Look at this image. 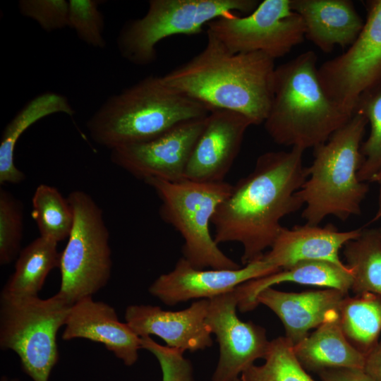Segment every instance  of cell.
I'll use <instances>...</instances> for the list:
<instances>
[{
	"mask_svg": "<svg viewBox=\"0 0 381 381\" xmlns=\"http://www.w3.org/2000/svg\"><path fill=\"white\" fill-rule=\"evenodd\" d=\"M303 152L293 147L262 154L217 207L214 239L218 245L241 243L243 265L260 259L282 230V219L303 205L298 195L308 176Z\"/></svg>",
	"mask_w": 381,
	"mask_h": 381,
	"instance_id": "1",
	"label": "cell"
},
{
	"mask_svg": "<svg viewBox=\"0 0 381 381\" xmlns=\"http://www.w3.org/2000/svg\"><path fill=\"white\" fill-rule=\"evenodd\" d=\"M257 0H150L144 16L128 20L116 39L121 56L140 66L157 59V45L176 35H195L212 20L233 13L250 14Z\"/></svg>",
	"mask_w": 381,
	"mask_h": 381,
	"instance_id": "8",
	"label": "cell"
},
{
	"mask_svg": "<svg viewBox=\"0 0 381 381\" xmlns=\"http://www.w3.org/2000/svg\"><path fill=\"white\" fill-rule=\"evenodd\" d=\"M231 381H241V380H240V377H238V378L234 379V380H233Z\"/></svg>",
	"mask_w": 381,
	"mask_h": 381,
	"instance_id": "38",
	"label": "cell"
},
{
	"mask_svg": "<svg viewBox=\"0 0 381 381\" xmlns=\"http://www.w3.org/2000/svg\"><path fill=\"white\" fill-rule=\"evenodd\" d=\"M373 182L378 185L377 207L373 221H381V171L375 176Z\"/></svg>",
	"mask_w": 381,
	"mask_h": 381,
	"instance_id": "36",
	"label": "cell"
},
{
	"mask_svg": "<svg viewBox=\"0 0 381 381\" xmlns=\"http://www.w3.org/2000/svg\"><path fill=\"white\" fill-rule=\"evenodd\" d=\"M211 110L148 75L107 99L86 122L91 138L110 150L152 140Z\"/></svg>",
	"mask_w": 381,
	"mask_h": 381,
	"instance_id": "4",
	"label": "cell"
},
{
	"mask_svg": "<svg viewBox=\"0 0 381 381\" xmlns=\"http://www.w3.org/2000/svg\"><path fill=\"white\" fill-rule=\"evenodd\" d=\"M251 125L247 117L238 112L211 111L188 159L184 179L200 182L224 181Z\"/></svg>",
	"mask_w": 381,
	"mask_h": 381,
	"instance_id": "15",
	"label": "cell"
},
{
	"mask_svg": "<svg viewBox=\"0 0 381 381\" xmlns=\"http://www.w3.org/2000/svg\"><path fill=\"white\" fill-rule=\"evenodd\" d=\"M377 232H378V234H379V236H380V238H381V226L379 227V228H377Z\"/></svg>",
	"mask_w": 381,
	"mask_h": 381,
	"instance_id": "37",
	"label": "cell"
},
{
	"mask_svg": "<svg viewBox=\"0 0 381 381\" xmlns=\"http://www.w3.org/2000/svg\"><path fill=\"white\" fill-rule=\"evenodd\" d=\"M354 112L364 116L370 125L368 138L361 145L363 162L358 176L362 182H373L381 171V85L363 93Z\"/></svg>",
	"mask_w": 381,
	"mask_h": 381,
	"instance_id": "29",
	"label": "cell"
},
{
	"mask_svg": "<svg viewBox=\"0 0 381 381\" xmlns=\"http://www.w3.org/2000/svg\"><path fill=\"white\" fill-rule=\"evenodd\" d=\"M144 182L161 200L159 214L181 235L183 257L198 269L235 270L240 265L219 248L210 231L212 219L232 185L221 182H200L188 179L168 181L150 178Z\"/></svg>",
	"mask_w": 381,
	"mask_h": 381,
	"instance_id": "6",
	"label": "cell"
},
{
	"mask_svg": "<svg viewBox=\"0 0 381 381\" xmlns=\"http://www.w3.org/2000/svg\"><path fill=\"white\" fill-rule=\"evenodd\" d=\"M364 370L375 381H381V341L365 357Z\"/></svg>",
	"mask_w": 381,
	"mask_h": 381,
	"instance_id": "35",
	"label": "cell"
},
{
	"mask_svg": "<svg viewBox=\"0 0 381 381\" xmlns=\"http://www.w3.org/2000/svg\"><path fill=\"white\" fill-rule=\"evenodd\" d=\"M207 117L183 122L149 141L113 149L111 161L143 181L150 178L183 180Z\"/></svg>",
	"mask_w": 381,
	"mask_h": 381,
	"instance_id": "13",
	"label": "cell"
},
{
	"mask_svg": "<svg viewBox=\"0 0 381 381\" xmlns=\"http://www.w3.org/2000/svg\"><path fill=\"white\" fill-rule=\"evenodd\" d=\"M321 381H375L361 368H334L318 373Z\"/></svg>",
	"mask_w": 381,
	"mask_h": 381,
	"instance_id": "34",
	"label": "cell"
},
{
	"mask_svg": "<svg viewBox=\"0 0 381 381\" xmlns=\"http://www.w3.org/2000/svg\"><path fill=\"white\" fill-rule=\"evenodd\" d=\"M104 1L98 0H69L68 28L85 44L97 49L106 47L104 37V19L99 10Z\"/></svg>",
	"mask_w": 381,
	"mask_h": 381,
	"instance_id": "31",
	"label": "cell"
},
{
	"mask_svg": "<svg viewBox=\"0 0 381 381\" xmlns=\"http://www.w3.org/2000/svg\"><path fill=\"white\" fill-rule=\"evenodd\" d=\"M317 61L309 50L275 68L272 103L263 123L279 145L314 148L352 116L325 92Z\"/></svg>",
	"mask_w": 381,
	"mask_h": 381,
	"instance_id": "3",
	"label": "cell"
},
{
	"mask_svg": "<svg viewBox=\"0 0 381 381\" xmlns=\"http://www.w3.org/2000/svg\"><path fill=\"white\" fill-rule=\"evenodd\" d=\"M362 228L339 231L332 224L282 227L270 250L262 257L271 265L286 269L303 261H327L340 266L339 253L345 244L358 237Z\"/></svg>",
	"mask_w": 381,
	"mask_h": 381,
	"instance_id": "19",
	"label": "cell"
},
{
	"mask_svg": "<svg viewBox=\"0 0 381 381\" xmlns=\"http://www.w3.org/2000/svg\"><path fill=\"white\" fill-rule=\"evenodd\" d=\"M73 116L75 110L64 95L54 92L41 93L24 105L5 126L0 140V184H18L25 174L14 162L16 145L22 134L40 119L54 114Z\"/></svg>",
	"mask_w": 381,
	"mask_h": 381,
	"instance_id": "23",
	"label": "cell"
},
{
	"mask_svg": "<svg viewBox=\"0 0 381 381\" xmlns=\"http://www.w3.org/2000/svg\"><path fill=\"white\" fill-rule=\"evenodd\" d=\"M279 270L262 258L235 270L198 269L181 258L174 270L159 276L148 291L165 305L173 306L192 299H211Z\"/></svg>",
	"mask_w": 381,
	"mask_h": 381,
	"instance_id": "14",
	"label": "cell"
},
{
	"mask_svg": "<svg viewBox=\"0 0 381 381\" xmlns=\"http://www.w3.org/2000/svg\"><path fill=\"white\" fill-rule=\"evenodd\" d=\"M32 217L40 236L57 243L68 238L73 223V212L68 198L57 188L39 185L32 198Z\"/></svg>",
	"mask_w": 381,
	"mask_h": 381,
	"instance_id": "27",
	"label": "cell"
},
{
	"mask_svg": "<svg viewBox=\"0 0 381 381\" xmlns=\"http://www.w3.org/2000/svg\"><path fill=\"white\" fill-rule=\"evenodd\" d=\"M291 10L305 25V38L324 52L349 47L364 22L349 0H291Z\"/></svg>",
	"mask_w": 381,
	"mask_h": 381,
	"instance_id": "20",
	"label": "cell"
},
{
	"mask_svg": "<svg viewBox=\"0 0 381 381\" xmlns=\"http://www.w3.org/2000/svg\"><path fill=\"white\" fill-rule=\"evenodd\" d=\"M73 223L61 253L59 294L71 304L92 297L109 282L112 267L109 232L102 209L85 191L75 190L67 197Z\"/></svg>",
	"mask_w": 381,
	"mask_h": 381,
	"instance_id": "9",
	"label": "cell"
},
{
	"mask_svg": "<svg viewBox=\"0 0 381 381\" xmlns=\"http://www.w3.org/2000/svg\"><path fill=\"white\" fill-rule=\"evenodd\" d=\"M208 303V299L197 300L179 311L152 305H131L126 309L125 320L140 337L155 335L168 347L195 352L213 344L205 322Z\"/></svg>",
	"mask_w": 381,
	"mask_h": 381,
	"instance_id": "16",
	"label": "cell"
},
{
	"mask_svg": "<svg viewBox=\"0 0 381 381\" xmlns=\"http://www.w3.org/2000/svg\"><path fill=\"white\" fill-rule=\"evenodd\" d=\"M62 333L63 340L86 339L102 344L126 365H133L142 349L141 339L125 322H121L113 307L92 297L73 303Z\"/></svg>",
	"mask_w": 381,
	"mask_h": 381,
	"instance_id": "17",
	"label": "cell"
},
{
	"mask_svg": "<svg viewBox=\"0 0 381 381\" xmlns=\"http://www.w3.org/2000/svg\"><path fill=\"white\" fill-rule=\"evenodd\" d=\"M208 300L205 322L219 346L212 381H231L257 359L265 358L270 341L264 327L238 318L236 289Z\"/></svg>",
	"mask_w": 381,
	"mask_h": 381,
	"instance_id": "12",
	"label": "cell"
},
{
	"mask_svg": "<svg viewBox=\"0 0 381 381\" xmlns=\"http://www.w3.org/2000/svg\"><path fill=\"white\" fill-rule=\"evenodd\" d=\"M342 249L345 265L353 277L351 291L381 296V238L377 228L362 229L360 235Z\"/></svg>",
	"mask_w": 381,
	"mask_h": 381,
	"instance_id": "26",
	"label": "cell"
},
{
	"mask_svg": "<svg viewBox=\"0 0 381 381\" xmlns=\"http://www.w3.org/2000/svg\"><path fill=\"white\" fill-rule=\"evenodd\" d=\"M264 360L263 364H253L244 370L241 381H317L298 361L285 337L270 341Z\"/></svg>",
	"mask_w": 381,
	"mask_h": 381,
	"instance_id": "28",
	"label": "cell"
},
{
	"mask_svg": "<svg viewBox=\"0 0 381 381\" xmlns=\"http://www.w3.org/2000/svg\"><path fill=\"white\" fill-rule=\"evenodd\" d=\"M339 318L347 340L366 357L379 343L381 296L370 292L346 296L341 303Z\"/></svg>",
	"mask_w": 381,
	"mask_h": 381,
	"instance_id": "25",
	"label": "cell"
},
{
	"mask_svg": "<svg viewBox=\"0 0 381 381\" xmlns=\"http://www.w3.org/2000/svg\"><path fill=\"white\" fill-rule=\"evenodd\" d=\"M141 346L157 359L162 373V381H195L190 361L183 351L163 346L150 336L140 337Z\"/></svg>",
	"mask_w": 381,
	"mask_h": 381,
	"instance_id": "32",
	"label": "cell"
},
{
	"mask_svg": "<svg viewBox=\"0 0 381 381\" xmlns=\"http://www.w3.org/2000/svg\"><path fill=\"white\" fill-rule=\"evenodd\" d=\"M284 282L334 289L349 294L353 277L346 265L340 266L322 260L300 262L290 267L238 286L236 289L238 297V309L241 312L253 310L257 307L255 298L261 291Z\"/></svg>",
	"mask_w": 381,
	"mask_h": 381,
	"instance_id": "21",
	"label": "cell"
},
{
	"mask_svg": "<svg viewBox=\"0 0 381 381\" xmlns=\"http://www.w3.org/2000/svg\"><path fill=\"white\" fill-rule=\"evenodd\" d=\"M18 7L23 16L33 20L46 32L68 27V1L20 0Z\"/></svg>",
	"mask_w": 381,
	"mask_h": 381,
	"instance_id": "33",
	"label": "cell"
},
{
	"mask_svg": "<svg viewBox=\"0 0 381 381\" xmlns=\"http://www.w3.org/2000/svg\"><path fill=\"white\" fill-rule=\"evenodd\" d=\"M349 294L334 289L286 292L268 287L255 298V304L269 308L282 322L285 337L294 346L307 337L309 331L339 315Z\"/></svg>",
	"mask_w": 381,
	"mask_h": 381,
	"instance_id": "18",
	"label": "cell"
},
{
	"mask_svg": "<svg viewBox=\"0 0 381 381\" xmlns=\"http://www.w3.org/2000/svg\"><path fill=\"white\" fill-rule=\"evenodd\" d=\"M367 124L364 116L354 112L326 142L313 148L308 176L298 191L306 224L318 226L328 216L346 221L361 214L369 190L368 183L358 176Z\"/></svg>",
	"mask_w": 381,
	"mask_h": 381,
	"instance_id": "5",
	"label": "cell"
},
{
	"mask_svg": "<svg viewBox=\"0 0 381 381\" xmlns=\"http://www.w3.org/2000/svg\"><path fill=\"white\" fill-rule=\"evenodd\" d=\"M294 355L306 371L334 368L364 369L365 357L344 336L339 315L332 318L293 346Z\"/></svg>",
	"mask_w": 381,
	"mask_h": 381,
	"instance_id": "22",
	"label": "cell"
},
{
	"mask_svg": "<svg viewBox=\"0 0 381 381\" xmlns=\"http://www.w3.org/2000/svg\"><path fill=\"white\" fill-rule=\"evenodd\" d=\"M23 205L11 193L0 189V264L16 259L21 251Z\"/></svg>",
	"mask_w": 381,
	"mask_h": 381,
	"instance_id": "30",
	"label": "cell"
},
{
	"mask_svg": "<svg viewBox=\"0 0 381 381\" xmlns=\"http://www.w3.org/2000/svg\"><path fill=\"white\" fill-rule=\"evenodd\" d=\"M60 255L56 242L40 236L35 238L20 252L14 272L2 289L1 296H38L47 275L59 267Z\"/></svg>",
	"mask_w": 381,
	"mask_h": 381,
	"instance_id": "24",
	"label": "cell"
},
{
	"mask_svg": "<svg viewBox=\"0 0 381 381\" xmlns=\"http://www.w3.org/2000/svg\"><path fill=\"white\" fill-rule=\"evenodd\" d=\"M204 49L162 75L164 83L211 111L231 110L263 123L273 95L274 59L262 52L232 53L207 30Z\"/></svg>",
	"mask_w": 381,
	"mask_h": 381,
	"instance_id": "2",
	"label": "cell"
},
{
	"mask_svg": "<svg viewBox=\"0 0 381 381\" xmlns=\"http://www.w3.org/2000/svg\"><path fill=\"white\" fill-rule=\"evenodd\" d=\"M367 18L356 40L318 67L327 95L353 115L359 97L381 85V0L366 2Z\"/></svg>",
	"mask_w": 381,
	"mask_h": 381,
	"instance_id": "11",
	"label": "cell"
},
{
	"mask_svg": "<svg viewBox=\"0 0 381 381\" xmlns=\"http://www.w3.org/2000/svg\"><path fill=\"white\" fill-rule=\"evenodd\" d=\"M12 381H18V380H12Z\"/></svg>",
	"mask_w": 381,
	"mask_h": 381,
	"instance_id": "39",
	"label": "cell"
},
{
	"mask_svg": "<svg viewBox=\"0 0 381 381\" xmlns=\"http://www.w3.org/2000/svg\"><path fill=\"white\" fill-rule=\"evenodd\" d=\"M71 306L59 293L45 299L0 296V347L13 351L34 381H48L59 360L56 334Z\"/></svg>",
	"mask_w": 381,
	"mask_h": 381,
	"instance_id": "7",
	"label": "cell"
},
{
	"mask_svg": "<svg viewBox=\"0 0 381 381\" xmlns=\"http://www.w3.org/2000/svg\"><path fill=\"white\" fill-rule=\"evenodd\" d=\"M207 25L231 52H262L273 59L285 56L305 38L303 21L291 10V0H264L246 16L233 13Z\"/></svg>",
	"mask_w": 381,
	"mask_h": 381,
	"instance_id": "10",
	"label": "cell"
}]
</instances>
